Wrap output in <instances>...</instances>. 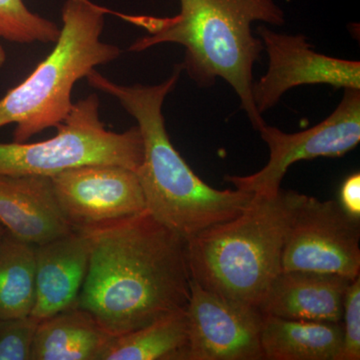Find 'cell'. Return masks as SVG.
Returning a JSON list of instances; mask_svg holds the SVG:
<instances>
[{
  "label": "cell",
  "mask_w": 360,
  "mask_h": 360,
  "mask_svg": "<svg viewBox=\"0 0 360 360\" xmlns=\"http://www.w3.org/2000/svg\"><path fill=\"white\" fill-rule=\"evenodd\" d=\"M6 229H4V225L0 224V239H1L2 236H4V233H6Z\"/></svg>",
  "instance_id": "24"
},
{
  "label": "cell",
  "mask_w": 360,
  "mask_h": 360,
  "mask_svg": "<svg viewBox=\"0 0 360 360\" xmlns=\"http://www.w3.org/2000/svg\"><path fill=\"white\" fill-rule=\"evenodd\" d=\"M302 194L253 198L245 212L186 240L191 278L229 302L259 309L281 272L288 225Z\"/></svg>",
  "instance_id": "4"
},
{
  "label": "cell",
  "mask_w": 360,
  "mask_h": 360,
  "mask_svg": "<svg viewBox=\"0 0 360 360\" xmlns=\"http://www.w3.org/2000/svg\"><path fill=\"white\" fill-rule=\"evenodd\" d=\"M186 360H262L264 314L225 300L191 279Z\"/></svg>",
  "instance_id": "11"
},
{
  "label": "cell",
  "mask_w": 360,
  "mask_h": 360,
  "mask_svg": "<svg viewBox=\"0 0 360 360\" xmlns=\"http://www.w3.org/2000/svg\"><path fill=\"white\" fill-rule=\"evenodd\" d=\"M360 219L340 202L302 194L284 238L281 271L360 276Z\"/></svg>",
  "instance_id": "8"
},
{
  "label": "cell",
  "mask_w": 360,
  "mask_h": 360,
  "mask_svg": "<svg viewBox=\"0 0 360 360\" xmlns=\"http://www.w3.org/2000/svg\"><path fill=\"white\" fill-rule=\"evenodd\" d=\"M39 323L32 315L0 319V360H32Z\"/></svg>",
  "instance_id": "20"
},
{
  "label": "cell",
  "mask_w": 360,
  "mask_h": 360,
  "mask_svg": "<svg viewBox=\"0 0 360 360\" xmlns=\"http://www.w3.org/2000/svg\"><path fill=\"white\" fill-rule=\"evenodd\" d=\"M172 18L115 13L148 35L135 40L129 51L141 52L162 44L182 45L184 70L201 87L221 78L231 85L255 130L265 122L252 97L253 68L264 51L255 37V21L283 25L285 14L274 0H179Z\"/></svg>",
  "instance_id": "3"
},
{
  "label": "cell",
  "mask_w": 360,
  "mask_h": 360,
  "mask_svg": "<svg viewBox=\"0 0 360 360\" xmlns=\"http://www.w3.org/2000/svg\"><path fill=\"white\" fill-rule=\"evenodd\" d=\"M262 347L269 360H338L341 322L300 321L264 314Z\"/></svg>",
  "instance_id": "15"
},
{
  "label": "cell",
  "mask_w": 360,
  "mask_h": 360,
  "mask_svg": "<svg viewBox=\"0 0 360 360\" xmlns=\"http://www.w3.org/2000/svg\"><path fill=\"white\" fill-rule=\"evenodd\" d=\"M60 27L30 11L23 0H0V39L13 44H56Z\"/></svg>",
  "instance_id": "19"
},
{
  "label": "cell",
  "mask_w": 360,
  "mask_h": 360,
  "mask_svg": "<svg viewBox=\"0 0 360 360\" xmlns=\"http://www.w3.org/2000/svg\"><path fill=\"white\" fill-rule=\"evenodd\" d=\"M257 131L269 146V162L255 174L229 175L225 180L255 198H272L281 191V181L291 165L317 158H340L359 146L360 89H345L335 110L311 129L285 134L265 122Z\"/></svg>",
  "instance_id": "7"
},
{
  "label": "cell",
  "mask_w": 360,
  "mask_h": 360,
  "mask_svg": "<svg viewBox=\"0 0 360 360\" xmlns=\"http://www.w3.org/2000/svg\"><path fill=\"white\" fill-rule=\"evenodd\" d=\"M37 295V245L6 231L0 239V319L32 314Z\"/></svg>",
  "instance_id": "18"
},
{
  "label": "cell",
  "mask_w": 360,
  "mask_h": 360,
  "mask_svg": "<svg viewBox=\"0 0 360 360\" xmlns=\"http://www.w3.org/2000/svg\"><path fill=\"white\" fill-rule=\"evenodd\" d=\"M96 94L73 103L58 134L39 142H0V176H56L86 165H112L136 172L143 160L139 127L124 132L106 129Z\"/></svg>",
  "instance_id": "6"
},
{
  "label": "cell",
  "mask_w": 360,
  "mask_h": 360,
  "mask_svg": "<svg viewBox=\"0 0 360 360\" xmlns=\"http://www.w3.org/2000/svg\"><path fill=\"white\" fill-rule=\"evenodd\" d=\"M115 336L84 310H63L39 321L32 360H98Z\"/></svg>",
  "instance_id": "16"
},
{
  "label": "cell",
  "mask_w": 360,
  "mask_h": 360,
  "mask_svg": "<svg viewBox=\"0 0 360 360\" xmlns=\"http://www.w3.org/2000/svg\"><path fill=\"white\" fill-rule=\"evenodd\" d=\"M51 179L59 210L75 231H96L146 212L139 176L129 168L86 165Z\"/></svg>",
  "instance_id": "9"
},
{
  "label": "cell",
  "mask_w": 360,
  "mask_h": 360,
  "mask_svg": "<svg viewBox=\"0 0 360 360\" xmlns=\"http://www.w3.org/2000/svg\"><path fill=\"white\" fill-rule=\"evenodd\" d=\"M352 281L323 272L281 271L270 286L259 310L281 319L341 322L345 293Z\"/></svg>",
  "instance_id": "14"
},
{
  "label": "cell",
  "mask_w": 360,
  "mask_h": 360,
  "mask_svg": "<svg viewBox=\"0 0 360 360\" xmlns=\"http://www.w3.org/2000/svg\"><path fill=\"white\" fill-rule=\"evenodd\" d=\"M90 233L91 255L77 307L110 335L186 309L191 278L186 239L148 212Z\"/></svg>",
  "instance_id": "1"
},
{
  "label": "cell",
  "mask_w": 360,
  "mask_h": 360,
  "mask_svg": "<svg viewBox=\"0 0 360 360\" xmlns=\"http://www.w3.org/2000/svg\"><path fill=\"white\" fill-rule=\"evenodd\" d=\"M269 56L264 77L253 82L252 97L262 115L285 92L300 85L328 84L335 89H360L359 61L331 58L314 51L303 34H286L257 27Z\"/></svg>",
  "instance_id": "10"
},
{
  "label": "cell",
  "mask_w": 360,
  "mask_h": 360,
  "mask_svg": "<svg viewBox=\"0 0 360 360\" xmlns=\"http://www.w3.org/2000/svg\"><path fill=\"white\" fill-rule=\"evenodd\" d=\"M343 342L338 360L360 359V276L348 286L343 303Z\"/></svg>",
  "instance_id": "21"
},
{
  "label": "cell",
  "mask_w": 360,
  "mask_h": 360,
  "mask_svg": "<svg viewBox=\"0 0 360 360\" xmlns=\"http://www.w3.org/2000/svg\"><path fill=\"white\" fill-rule=\"evenodd\" d=\"M340 205L343 210L360 219V174L359 172L349 175L343 181L340 188Z\"/></svg>",
  "instance_id": "22"
},
{
  "label": "cell",
  "mask_w": 360,
  "mask_h": 360,
  "mask_svg": "<svg viewBox=\"0 0 360 360\" xmlns=\"http://www.w3.org/2000/svg\"><path fill=\"white\" fill-rule=\"evenodd\" d=\"M6 63V49H4V45L0 42V70H2L4 65Z\"/></svg>",
  "instance_id": "23"
},
{
  "label": "cell",
  "mask_w": 360,
  "mask_h": 360,
  "mask_svg": "<svg viewBox=\"0 0 360 360\" xmlns=\"http://www.w3.org/2000/svg\"><path fill=\"white\" fill-rule=\"evenodd\" d=\"M91 233L75 231L37 245V295L32 316L44 321L77 307L90 255Z\"/></svg>",
  "instance_id": "12"
},
{
  "label": "cell",
  "mask_w": 360,
  "mask_h": 360,
  "mask_svg": "<svg viewBox=\"0 0 360 360\" xmlns=\"http://www.w3.org/2000/svg\"><path fill=\"white\" fill-rule=\"evenodd\" d=\"M182 71V63L175 65L172 75L156 85L118 84L96 70L85 78L90 86L115 98L136 120L143 142V160L135 172L146 198V212L187 240L212 225L238 217L255 195L236 188L219 191L208 186L170 141L163 103Z\"/></svg>",
  "instance_id": "2"
},
{
  "label": "cell",
  "mask_w": 360,
  "mask_h": 360,
  "mask_svg": "<svg viewBox=\"0 0 360 360\" xmlns=\"http://www.w3.org/2000/svg\"><path fill=\"white\" fill-rule=\"evenodd\" d=\"M188 341L186 309H180L115 336L98 360H186Z\"/></svg>",
  "instance_id": "17"
},
{
  "label": "cell",
  "mask_w": 360,
  "mask_h": 360,
  "mask_svg": "<svg viewBox=\"0 0 360 360\" xmlns=\"http://www.w3.org/2000/svg\"><path fill=\"white\" fill-rule=\"evenodd\" d=\"M108 13L91 0H65L54 49L30 77L0 98V129L15 125L14 142H27L56 129L72 110L71 92L78 80L120 58V47L101 40Z\"/></svg>",
  "instance_id": "5"
},
{
  "label": "cell",
  "mask_w": 360,
  "mask_h": 360,
  "mask_svg": "<svg viewBox=\"0 0 360 360\" xmlns=\"http://www.w3.org/2000/svg\"><path fill=\"white\" fill-rule=\"evenodd\" d=\"M0 224L34 245L73 231L59 210L51 177L37 175L0 176Z\"/></svg>",
  "instance_id": "13"
}]
</instances>
